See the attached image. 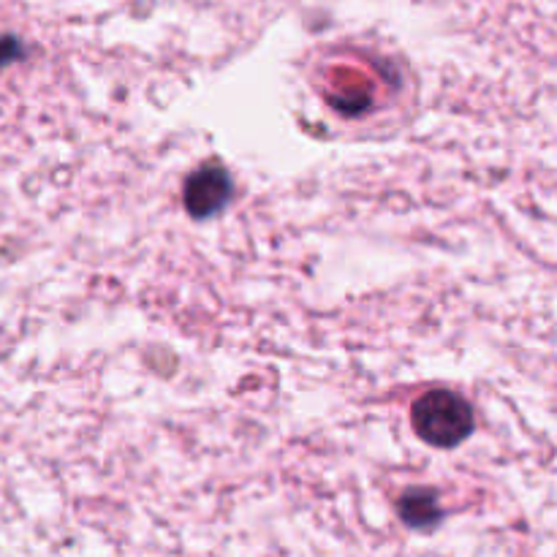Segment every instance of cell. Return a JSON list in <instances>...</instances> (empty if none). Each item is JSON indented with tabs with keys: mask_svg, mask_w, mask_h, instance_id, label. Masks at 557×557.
<instances>
[{
	"mask_svg": "<svg viewBox=\"0 0 557 557\" xmlns=\"http://www.w3.org/2000/svg\"><path fill=\"white\" fill-rule=\"evenodd\" d=\"M232 174L221 163H205L185 183V210L196 221H205V218L215 215V212H221L232 201Z\"/></svg>",
	"mask_w": 557,
	"mask_h": 557,
	"instance_id": "7a4b0ae2",
	"label": "cell"
},
{
	"mask_svg": "<svg viewBox=\"0 0 557 557\" xmlns=\"http://www.w3.org/2000/svg\"><path fill=\"white\" fill-rule=\"evenodd\" d=\"M403 515H406V520L413 522V525H424V522H430L435 517L433 495L428 493L408 495L406 504H403Z\"/></svg>",
	"mask_w": 557,
	"mask_h": 557,
	"instance_id": "3957f363",
	"label": "cell"
},
{
	"mask_svg": "<svg viewBox=\"0 0 557 557\" xmlns=\"http://www.w3.org/2000/svg\"><path fill=\"white\" fill-rule=\"evenodd\" d=\"M411 424L424 444L451 449L473 433V411L455 392L433 389L413 403Z\"/></svg>",
	"mask_w": 557,
	"mask_h": 557,
	"instance_id": "6da1fadb",
	"label": "cell"
}]
</instances>
